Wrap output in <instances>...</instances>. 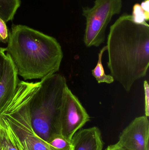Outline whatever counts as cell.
Here are the masks:
<instances>
[{
	"label": "cell",
	"mask_w": 149,
	"mask_h": 150,
	"mask_svg": "<svg viewBox=\"0 0 149 150\" xmlns=\"http://www.w3.org/2000/svg\"><path fill=\"white\" fill-rule=\"evenodd\" d=\"M106 47L110 75L129 92L148 70V24L136 23L132 15L123 14L110 27Z\"/></svg>",
	"instance_id": "6da1fadb"
},
{
	"label": "cell",
	"mask_w": 149,
	"mask_h": 150,
	"mask_svg": "<svg viewBox=\"0 0 149 150\" xmlns=\"http://www.w3.org/2000/svg\"><path fill=\"white\" fill-rule=\"evenodd\" d=\"M6 50L24 80L56 74L63 58L55 38L22 25H12Z\"/></svg>",
	"instance_id": "7a4b0ae2"
},
{
	"label": "cell",
	"mask_w": 149,
	"mask_h": 150,
	"mask_svg": "<svg viewBox=\"0 0 149 150\" xmlns=\"http://www.w3.org/2000/svg\"><path fill=\"white\" fill-rule=\"evenodd\" d=\"M31 85V82L19 81L15 92L0 111V125L17 150H57L32 128L28 108Z\"/></svg>",
	"instance_id": "3957f363"
},
{
	"label": "cell",
	"mask_w": 149,
	"mask_h": 150,
	"mask_svg": "<svg viewBox=\"0 0 149 150\" xmlns=\"http://www.w3.org/2000/svg\"><path fill=\"white\" fill-rule=\"evenodd\" d=\"M122 0H95L92 7L83 8L86 21L84 42L87 47H99L106 39L107 27L115 15L120 14Z\"/></svg>",
	"instance_id": "277c9868"
},
{
	"label": "cell",
	"mask_w": 149,
	"mask_h": 150,
	"mask_svg": "<svg viewBox=\"0 0 149 150\" xmlns=\"http://www.w3.org/2000/svg\"><path fill=\"white\" fill-rule=\"evenodd\" d=\"M90 120L86 110L67 86L59 117V134L72 141L75 133Z\"/></svg>",
	"instance_id": "5b68a950"
},
{
	"label": "cell",
	"mask_w": 149,
	"mask_h": 150,
	"mask_svg": "<svg viewBox=\"0 0 149 150\" xmlns=\"http://www.w3.org/2000/svg\"><path fill=\"white\" fill-rule=\"evenodd\" d=\"M149 121L144 116L136 117L121 133L115 144L124 150H149Z\"/></svg>",
	"instance_id": "8992f818"
},
{
	"label": "cell",
	"mask_w": 149,
	"mask_h": 150,
	"mask_svg": "<svg viewBox=\"0 0 149 150\" xmlns=\"http://www.w3.org/2000/svg\"><path fill=\"white\" fill-rule=\"evenodd\" d=\"M18 75L11 57L6 54L3 73L0 79V111L15 92L20 81Z\"/></svg>",
	"instance_id": "52a82bcc"
},
{
	"label": "cell",
	"mask_w": 149,
	"mask_h": 150,
	"mask_svg": "<svg viewBox=\"0 0 149 150\" xmlns=\"http://www.w3.org/2000/svg\"><path fill=\"white\" fill-rule=\"evenodd\" d=\"M72 142L73 150H102L104 145L100 129L96 127L79 129Z\"/></svg>",
	"instance_id": "ba28073f"
},
{
	"label": "cell",
	"mask_w": 149,
	"mask_h": 150,
	"mask_svg": "<svg viewBox=\"0 0 149 150\" xmlns=\"http://www.w3.org/2000/svg\"><path fill=\"white\" fill-rule=\"evenodd\" d=\"M20 4V0H0V18L6 23L11 21Z\"/></svg>",
	"instance_id": "9c48e42d"
},
{
	"label": "cell",
	"mask_w": 149,
	"mask_h": 150,
	"mask_svg": "<svg viewBox=\"0 0 149 150\" xmlns=\"http://www.w3.org/2000/svg\"><path fill=\"white\" fill-rule=\"evenodd\" d=\"M107 51L106 46L101 48L98 54V61L95 67L92 70V74L95 78L98 83H106L111 84L115 81L113 78L110 75L106 74L102 63V58L104 53Z\"/></svg>",
	"instance_id": "30bf717a"
},
{
	"label": "cell",
	"mask_w": 149,
	"mask_h": 150,
	"mask_svg": "<svg viewBox=\"0 0 149 150\" xmlns=\"http://www.w3.org/2000/svg\"><path fill=\"white\" fill-rule=\"evenodd\" d=\"M47 143L57 150H73L72 141H68L60 134L52 135Z\"/></svg>",
	"instance_id": "8fae6325"
},
{
	"label": "cell",
	"mask_w": 149,
	"mask_h": 150,
	"mask_svg": "<svg viewBox=\"0 0 149 150\" xmlns=\"http://www.w3.org/2000/svg\"><path fill=\"white\" fill-rule=\"evenodd\" d=\"M0 150H17L10 140L6 131L0 125Z\"/></svg>",
	"instance_id": "7c38bea8"
},
{
	"label": "cell",
	"mask_w": 149,
	"mask_h": 150,
	"mask_svg": "<svg viewBox=\"0 0 149 150\" xmlns=\"http://www.w3.org/2000/svg\"><path fill=\"white\" fill-rule=\"evenodd\" d=\"M132 16L133 20L136 23H138L146 24L148 23L145 19V14L144 11L139 4H136L133 7V13Z\"/></svg>",
	"instance_id": "4fadbf2b"
},
{
	"label": "cell",
	"mask_w": 149,
	"mask_h": 150,
	"mask_svg": "<svg viewBox=\"0 0 149 150\" xmlns=\"http://www.w3.org/2000/svg\"><path fill=\"white\" fill-rule=\"evenodd\" d=\"M8 31L6 23L0 18V41L5 44L8 43Z\"/></svg>",
	"instance_id": "5bb4252c"
},
{
	"label": "cell",
	"mask_w": 149,
	"mask_h": 150,
	"mask_svg": "<svg viewBox=\"0 0 149 150\" xmlns=\"http://www.w3.org/2000/svg\"><path fill=\"white\" fill-rule=\"evenodd\" d=\"M144 94H145V116L148 118L149 116V86L147 80L143 83Z\"/></svg>",
	"instance_id": "9a60e30c"
},
{
	"label": "cell",
	"mask_w": 149,
	"mask_h": 150,
	"mask_svg": "<svg viewBox=\"0 0 149 150\" xmlns=\"http://www.w3.org/2000/svg\"><path fill=\"white\" fill-rule=\"evenodd\" d=\"M7 51L6 48L0 47V79L2 76L4 68V61L6 58V54L5 52Z\"/></svg>",
	"instance_id": "2e32d148"
},
{
	"label": "cell",
	"mask_w": 149,
	"mask_h": 150,
	"mask_svg": "<svg viewBox=\"0 0 149 150\" xmlns=\"http://www.w3.org/2000/svg\"><path fill=\"white\" fill-rule=\"evenodd\" d=\"M144 14L146 22L148 21L149 19V0H144L141 4Z\"/></svg>",
	"instance_id": "e0dca14e"
},
{
	"label": "cell",
	"mask_w": 149,
	"mask_h": 150,
	"mask_svg": "<svg viewBox=\"0 0 149 150\" xmlns=\"http://www.w3.org/2000/svg\"><path fill=\"white\" fill-rule=\"evenodd\" d=\"M105 150H124L122 148L119 147L117 144H115L110 145L107 147Z\"/></svg>",
	"instance_id": "ac0fdd59"
}]
</instances>
